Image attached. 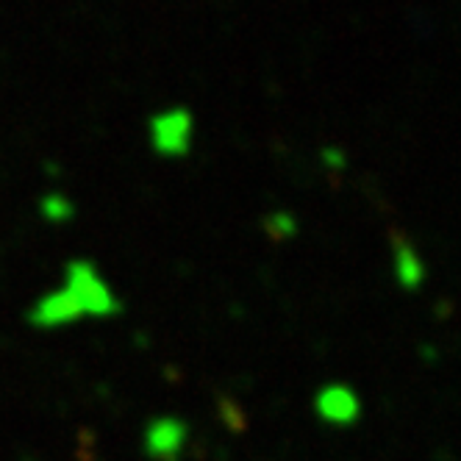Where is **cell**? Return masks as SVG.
I'll list each match as a JSON object with an SVG mask.
<instances>
[{"label": "cell", "mask_w": 461, "mask_h": 461, "mask_svg": "<svg viewBox=\"0 0 461 461\" xmlns=\"http://www.w3.org/2000/svg\"><path fill=\"white\" fill-rule=\"evenodd\" d=\"M122 312V301L89 258H70L61 281L31 303L28 322L40 331H56L81 320H109Z\"/></svg>", "instance_id": "cell-1"}, {"label": "cell", "mask_w": 461, "mask_h": 461, "mask_svg": "<svg viewBox=\"0 0 461 461\" xmlns=\"http://www.w3.org/2000/svg\"><path fill=\"white\" fill-rule=\"evenodd\" d=\"M148 134L153 153H158L161 158H184L192 150L194 117L184 106H170L150 117Z\"/></svg>", "instance_id": "cell-2"}, {"label": "cell", "mask_w": 461, "mask_h": 461, "mask_svg": "<svg viewBox=\"0 0 461 461\" xmlns=\"http://www.w3.org/2000/svg\"><path fill=\"white\" fill-rule=\"evenodd\" d=\"M189 425L181 417L161 414L150 420L142 431V450L150 461H181L189 447Z\"/></svg>", "instance_id": "cell-3"}, {"label": "cell", "mask_w": 461, "mask_h": 461, "mask_svg": "<svg viewBox=\"0 0 461 461\" xmlns=\"http://www.w3.org/2000/svg\"><path fill=\"white\" fill-rule=\"evenodd\" d=\"M314 411L325 425L350 428L361 417V398L350 384H322L314 394Z\"/></svg>", "instance_id": "cell-4"}, {"label": "cell", "mask_w": 461, "mask_h": 461, "mask_svg": "<svg viewBox=\"0 0 461 461\" xmlns=\"http://www.w3.org/2000/svg\"><path fill=\"white\" fill-rule=\"evenodd\" d=\"M392 273L401 289L414 292L425 284V261L406 234H392Z\"/></svg>", "instance_id": "cell-5"}, {"label": "cell", "mask_w": 461, "mask_h": 461, "mask_svg": "<svg viewBox=\"0 0 461 461\" xmlns=\"http://www.w3.org/2000/svg\"><path fill=\"white\" fill-rule=\"evenodd\" d=\"M40 212H42V217L45 220H50V222H68L70 217H73V203L68 201L64 194H59V192H53V194H45L42 201H40Z\"/></svg>", "instance_id": "cell-6"}, {"label": "cell", "mask_w": 461, "mask_h": 461, "mask_svg": "<svg viewBox=\"0 0 461 461\" xmlns=\"http://www.w3.org/2000/svg\"><path fill=\"white\" fill-rule=\"evenodd\" d=\"M265 230L273 240L284 242V240L294 237V230H298V220H294L289 212H273V214L265 217Z\"/></svg>", "instance_id": "cell-7"}, {"label": "cell", "mask_w": 461, "mask_h": 461, "mask_svg": "<svg viewBox=\"0 0 461 461\" xmlns=\"http://www.w3.org/2000/svg\"><path fill=\"white\" fill-rule=\"evenodd\" d=\"M322 161H325V167L342 170L345 167V153H339L337 148H328V150H322Z\"/></svg>", "instance_id": "cell-8"}]
</instances>
